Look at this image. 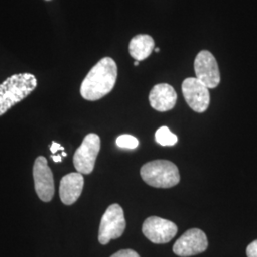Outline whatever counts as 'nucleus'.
Instances as JSON below:
<instances>
[{
	"label": "nucleus",
	"mask_w": 257,
	"mask_h": 257,
	"mask_svg": "<svg viewBox=\"0 0 257 257\" xmlns=\"http://www.w3.org/2000/svg\"><path fill=\"white\" fill-rule=\"evenodd\" d=\"M248 257H257V240L250 243L247 248Z\"/></svg>",
	"instance_id": "nucleus-17"
},
{
	"label": "nucleus",
	"mask_w": 257,
	"mask_h": 257,
	"mask_svg": "<svg viewBox=\"0 0 257 257\" xmlns=\"http://www.w3.org/2000/svg\"><path fill=\"white\" fill-rule=\"evenodd\" d=\"M208 248L207 235L199 229L188 230L174 245V252L181 257H189L202 253Z\"/></svg>",
	"instance_id": "nucleus-9"
},
{
	"label": "nucleus",
	"mask_w": 257,
	"mask_h": 257,
	"mask_svg": "<svg viewBox=\"0 0 257 257\" xmlns=\"http://www.w3.org/2000/svg\"><path fill=\"white\" fill-rule=\"evenodd\" d=\"M155 51H156V53H158L160 50H159V48H155Z\"/></svg>",
	"instance_id": "nucleus-21"
},
{
	"label": "nucleus",
	"mask_w": 257,
	"mask_h": 257,
	"mask_svg": "<svg viewBox=\"0 0 257 257\" xmlns=\"http://www.w3.org/2000/svg\"><path fill=\"white\" fill-rule=\"evenodd\" d=\"M182 92L185 100L196 112H204L210 105L209 89L196 77L186 78L182 83Z\"/></svg>",
	"instance_id": "nucleus-10"
},
{
	"label": "nucleus",
	"mask_w": 257,
	"mask_h": 257,
	"mask_svg": "<svg viewBox=\"0 0 257 257\" xmlns=\"http://www.w3.org/2000/svg\"><path fill=\"white\" fill-rule=\"evenodd\" d=\"M110 257H140L137 251L133 249H121Z\"/></svg>",
	"instance_id": "nucleus-16"
},
{
	"label": "nucleus",
	"mask_w": 257,
	"mask_h": 257,
	"mask_svg": "<svg viewBox=\"0 0 257 257\" xmlns=\"http://www.w3.org/2000/svg\"><path fill=\"white\" fill-rule=\"evenodd\" d=\"M52 158L55 162H61L62 161V156H52Z\"/></svg>",
	"instance_id": "nucleus-19"
},
{
	"label": "nucleus",
	"mask_w": 257,
	"mask_h": 257,
	"mask_svg": "<svg viewBox=\"0 0 257 257\" xmlns=\"http://www.w3.org/2000/svg\"><path fill=\"white\" fill-rule=\"evenodd\" d=\"M117 79V66L110 57H104L94 65L84 78L80 94L89 101L99 100L111 92Z\"/></svg>",
	"instance_id": "nucleus-1"
},
{
	"label": "nucleus",
	"mask_w": 257,
	"mask_h": 257,
	"mask_svg": "<svg viewBox=\"0 0 257 257\" xmlns=\"http://www.w3.org/2000/svg\"><path fill=\"white\" fill-rule=\"evenodd\" d=\"M37 87V80L34 74H14L0 84V116L22 101Z\"/></svg>",
	"instance_id": "nucleus-2"
},
{
	"label": "nucleus",
	"mask_w": 257,
	"mask_h": 257,
	"mask_svg": "<svg viewBox=\"0 0 257 257\" xmlns=\"http://www.w3.org/2000/svg\"><path fill=\"white\" fill-rule=\"evenodd\" d=\"M84 177L79 173L65 175L60 181L59 196L65 205L70 206L77 201L82 193Z\"/></svg>",
	"instance_id": "nucleus-12"
},
{
	"label": "nucleus",
	"mask_w": 257,
	"mask_h": 257,
	"mask_svg": "<svg viewBox=\"0 0 257 257\" xmlns=\"http://www.w3.org/2000/svg\"><path fill=\"white\" fill-rule=\"evenodd\" d=\"M144 235L155 244L170 242L177 233V226L174 222L158 216H151L142 226Z\"/></svg>",
	"instance_id": "nucleus-8"
},
{
	"label": "nucleus",
	"mask_w": 257,
	"mask_h": 257,
	"mask_svg": "<svg viewBox=\"0 0 257 257\" xmlns=\"http://www.w3.org/2000/svg\"><path fill=\"white\" fill-rule=\"evenodd\" d=\"M156 141L161 146H174L177 141L178 138L173 134L170 128L166 126L158 128L156 133Z\"/></svg>",
	"instance_id": "nucleus-14"
},
{
	"label": "nucleus",
	"mask_w": 257,
	"mask_h": 257,
	"mask_svg": "<svg viewBox=\"0 0 257 257\" xmlns=\"http://www.w3.org/2000/svg\"><path fill=\"white\" fill-rule=\"evenodd\" d=\"M116 145L122 149H137L139 145L138 138L130 136V135H122L116 138Z\"/></svg>",
	"instance_id": "nucleus-15"
},
{
	"label": "nucleus",
	"mask_w": 257,
	"mask_h": 257,
	"mask_svg": "<svg viewBox=\"0 0 257 257\" xmlns=\"http://www.w3.org/2000/svg\"><path fill=\"white\" fill-rule=\"evenodd\" d=\"M99 151L100 138L95 134H89L86 136L81 145L74 153V165L77 173L81 175H90L94 169Z\"/></svg>",
	"instance_id": "nucleus-5"
},
{
	"label": "nucleus",
	"mask_w": 257,
	"mask_h": 257,
	"mask_svg": "<svg viewBox=\"0 0 257 257\" xmlns=\"http://www.w3.org/2000/svg\"><path fill=\"white\" fill-rule=\"evenodd\" d=\"M142 179L155 188L169 189L180 181L178 168L168 160H155L142 166L140 170Z\"/></svg>",
	"instance_id": "nucleus-3"
},
{
	"label": "nucleus",
	"mask_w": 257,
	"mask_h": 257,
	"mask_svg": "<svg viewBox=\"0 0 257 257\" xmlns=\"http://www.w3.org/2000/svg\"><path fill=\"white\" fill-rule=\"evenodd\" d=\"M155 50V40L148 35H138L134 37L128 45L130 55L136 60L146 59Z\"/></svg>",
	"instance_id": "nucleus-13"
},
{
	"label": "nucleus",
	"mask_w": 257,
	"mask_h": 257,
	"mask_svg": "<svg viewBox=\"0 0 257 257\" xmlns=\"http://www.w3.org/2000/svg\"><path fill=\"white\" fill-rule=\"evenodd\" d=\"M33 175L35 190L39 199L43 202H50L55 195V181L53 173L44 156H38L36 159Z\"/></svg>",
	"instance_id": "nucleus-6"
},
{
	"label": "nucleus",
	"mask_w": 257,
	"mask_h": 257,
	"mask_svg": "<svg viewBox=\"0 0 257 257\" xmlns=\"http://www.w3.org/2000/svg\"><path fill=\"white\" fill-rule=\"evenodd\" d=\"M134 64H135V66H138V65H139V61H138V60H136Z\"/></svg>",
	"instance_id": "nucleus-20"
},
{
	"label": "nucleus",
	"mask_w": 257,
	"mask_h": 257,
	"mask_svg": "<svg viewBox=\"0 0 257 257\" xmlns=\"http://www.w3.org/2000/svg\"><path fill=\"white\" fill-rule=\"evenodd\" d=\"M196 78L208 89H214L220 83V72L214 56L209 51H201L194 60Z\"/></svg>",
	"instance_id": "nucleus-7"
},
{
	"label": "nucleus",
	"mask_w": 257,
	"mask_h": 257,
	"mask_svg": "<svg viewBox=\"0 0 257 257\" xmlns=\"http://www.w3.org/2000/svg\"><path fill=\"white\" fill-rule=\"evenodd\" d=\"M50 150H51V152H52L53 154H56L57 151H62V152H64V148L62 147L60 144L55 142V141L52 143V146L50 148Z\"/></svg>",
	"instance_id": "nucleus-18"
},
{
	"label": "nucleus",
	"mask_w": 257,
	"mask_h": 257,
	"mask_svg": "<svg viewBox=\"0 0 257 257\" xmlns=\"http://www.w3.org/2000/svg\"><path fill=\"white\" fill-rule=\"evenodd\" d=\"M152 108L158 111H168L174 109L177 100V93L174 87L161 83L156 85L149 95Z\"/></svg>",
	"instance_id": "nucleus-11"
},
{
	"label": "nucleus",
	"mask_w": 257,
	"mask_h": 257,
	"mask_svg": "<svg viewBox=\"0 0 257 257\" xmlns=\"http://www.w3.org/2000/svg\"><path fill=\"white\" fill-rule=\"evenodd\" d=\"M126 229L123 209L118 204H112L102 216L98 232V241L107 245L111 239L119 238Z\"/></svg>",
	"instance_id": "nucleus-4"
}]
</instances>
